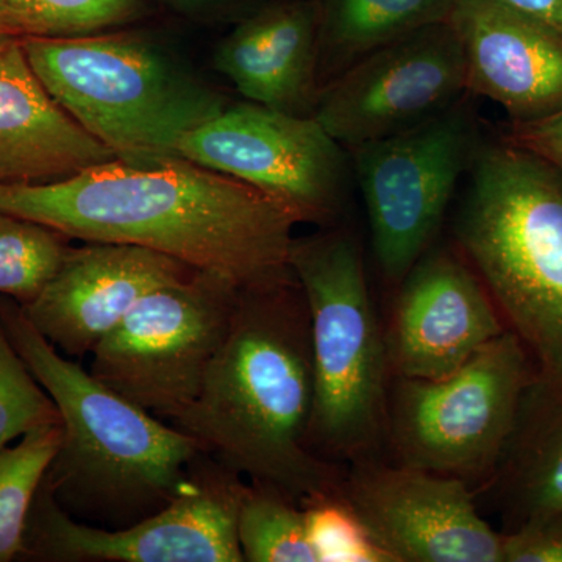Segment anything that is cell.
Masks as SVG:
<instances>
[{
    "mask_svg": "<svg viewBox=\"0 0 562 562\" xmlns=\"http://www.w3.org/2000/svg\"><path fill=\"white\" fill-rule=\"evenodd\" d=\"M0 210L85 243L132 244L239 290L294 280L302 224L277 199L180 157L121 160L49 183L0 184Z\"/></svg>",
    "mask_w": 562,
    "mask_h": 562,
    "instance_id": "1",
    "label": "cell"
},
{
    "mask_svg": "<svg viewBox=\"0 0 562 562\" xmlns=\"http://www.w3.org/2000/svg\"><path fill=\"white\" fill-rule=\"evenodd\" d=\"M313 406L308 306L294 279L241 291L198 398L169 424L231 471L302 503L344 480L308 447Z\"/></svg>",
    "mask_w": 562,
    "mask_h": 562,
    "instance_id": "2",
    "label": "cell"
},
{
    "mask_svg": "<svg viewBox=\"0 0 562 562\" xmlns=\"http://www.w3.org/2000/svg\"><path fill=\"white\" fill-rule=\"evenodd\" d=\"M0 317L60 414L61 442L44 480L65 512L117 530L161 512L191 486L203 453L194 439L63 355L13 299L0 295Z\"/></svg>",
    "mask_w": 562,
    "mask_h": 562,
    "instance_id": "3",
    "label": "cell"
},
{
    "mask_svg": "<svg viewBox=\"0 0 562 562\" xmlns=\"http://www.w3.org/2000/svg\"><path fill=\"white\" fill-rule=\"evenodd\" d=\"M454 236L536 368L562 372L561 173L508 140L480 144Z\"/></svg>",
    "mask_w": 562,
    "mask_h": 562,
    "instance_id": "4",
    "label": "cell"
},
{
    "mask_svg": "<svg viewBox=\"0 0 562 562\" xmlns=\"http://www.w3.org/2000/svg\"><path fill=\"white\" fill-rule=\"evenodd\" d=\"M55 102L116 157H176L179 140L227 103L157 44L128 33L22 41Z\"/></svg>",
    "mask_w": 562,
    "mask_h": 562,
    "instance_id": "5",
    "label": "cell"
},
{
    "mask_svg": "<svg viewBox=\"0 0 562 562\" xmlns=\"http://www.w3.org/2000/svg\"><path fill=\"white\" fill-rule=\"evenodd\" d=\"M290 262L312 333L308 447L331 462L373 458L386 438L391 372L360 249L349 232L333 228L295 238Z\"/></svg>",
    "mask_w": 562,
    "mask_h": 562,
    "instance_id": "6",
    "label": "cell"
},
{
    "mask_svg": "<svg viewBox=\"0 0 562 562\" xmlns=\"http://www.w3.org/2000/svg\"><path fill=\"white\" fill-rule=\"evenodd\" d=\"M535 372L530 351L506 330L449 375L395 379L386 438L398 462L469 486L492 482Z\"/></svg>",
    "mask_w": 562,
    "mask_h": 562,
    "instance_id": "7",
    "label": "cell"
},
{
    "mask_svg": "<svg viewBox=\"0 0 562 562\" xmlns=\"http://www.w3.org/2000/svg\"><path fill=\"white\" fill-rule=\"evenodd\" d=\"M241 291L203 271L157 288L94 347L90 372L146 412L171 420L198 398Z\"/></svg>",
    "mask_w": 562,
    "mask_h": 562,
    "instance_id": "8",
    "label": "cell"
},
{
    "mask_svg": "<svg viewBox=\"0 0 562 562\" xmlns=\"http://www.w3.org/2000/svg\"><path fill=\"white\" fill-rule=\"evenodd\" d=\"M465 98L416 127L347 149L368 210L373 255L391 283L401 284L431 249L482 144Z\"/></svg>",
    "mask_w": 562,
    "mask_h": 562,
    "instance_id": "9",
    "label": "cell"
},
{
    "mask_svg": "<svg viewBox=\"0 0 562 562\" xmlns=\"http://www.w3.org/2000/svg\"><path fill=\"white\" fill-rule=\"evenodd\" d=\"M246 480L202 453L191 486L161 512L110 530L61 508L46 480L33 498L20 560L46 562H243L238 516Z\"/></svg>",
    "mask_w": 562,
    "mask_h": 562,
    "instance_id": "10",
    "label": "cell"
},
{
    "mask_svg": "<svg viewBox=\"0 0 562 562\" xmlns=\"http://www.w3.org/2000/svg\"><path fill=\"white\" fill-rule=\"evenodd\" d=\"M176 157L266 192L302 224H330L346 198L344 147L313 114L225 105L179 140Z\"/></svg>",
    "mask_w": 562,
    "mask_h": 562,
    "instance_id": "11",
    "label": "cell"
},
{
    "mask_svg": "<svg viewBox=\"0 0 562 562\" xmlns=\"http://www.w3.org/2000/svg\"><path fill=\"white\" fill-rule=\"evenodd\" d=\"M468 94L465 60L450 22L380 47L321 88L312 114L344 149L438 116Z\"/></svg>",
    "mask_w": 562,
    "mask_h": 562,
    "instance_id": "12",
    "label": "cell"
},
{
    "mask_svg": "<svg viewBox=\"0 0 562 562\" xmlns=\"http://www.w3.org/2000/svg\"><path fill=\"white\" fill-rule=\"evenodd\" d=\"M341 492L394 562H503V532L460 479L368 458L353 462Z\"/></svg>",
    "mask_w": 562,
    "mask_h": 562,
    "instance_id": "13",
    "label": "cell"
},
{
    "mask_svg": "<svg viewBox=\"0 0 562 562\" xmlns=\"http://www.w3.org/2000/svg\"><path fill=\"white\" fill-rule=\"evenodd\" d=\"M506 330L494 299L460 249L431 247L402 280L384 333L391 375L441 379Z\"/></svg>",
    "mask_w": 562,
    "mask_h": 562,
    "instance_id": "14",
    "label": "cell"
},
{
    "mask_svg": "<svg viewBox=\"0 0 562 562\" xmlns=\"http://www.w3.org/2000/svg\"><path fill=\"white\" fill-rule=\"evenodd\" d=\"M195 269L168 255L117 243L70 247L27 319L66 357L83 358L149 292L188 279Z\"/></svg>",
    "mask_w": 562,
    "mask_h": 562,
    "instance_id": "15",
    "label": "cell"
},
{
    "mask_svg": "<svg viewBox=\"0 0 562 562\" xmlns=\"http://www.w3.org/2000/svg\"><path fill=\"white\" fill-rule=\"evenodd\" d=\"M450 25L465 60L468 94L502 105L513 124L562 110V35L498 0H457Z\"/></svg>",
    "mask_w": 562,
    "mask_h": 562,
    "instance_id": "16",
    "label": "cell"
},
{
    "mask_svg": "<svg viewBox=\"0 0 562 562\" xmlns=\"http://www.w3.org/2000/svg\"><path fill=\"white\" fill-rule=\"evenodd\" d=\"M113 160L55 102L22 41L0 46V184L49 183Z\"/></svg>",
    "mask_w": 562,
    "mask_h": 562,
    "instance_id": "17",
    "label": "cell"
},
{
    "mask_svg": "<svg viewBox=\"0 0 562 562\" xmlns=\"http://www.w3.org/2000/svg\"><path fill=\"white\" fill-rule=\"evenodd\" d=\"M214 61L247 101L312 114L319 94L312 5L284 2L261 10L222 41Z\"/></svg>",
    "mask_w": 562,
    "mask_h": 562,
    "instance_id": "18",
    "label": "cell"
},
{
    "mask_svg": "<svg viewBox=\"0 0 562 562\" xmlns=\"http://www.w3.org/2000/svg\"><path fill=\"white\" fill-rule=\"evenodd\" d=\"M492 482L505 498L513 528L562 513V372L536 368Z\"/></svg>",
    "mask_w": 562,
    "mask_h": 562,
    "instance_id": "19",
    "label": "cell"
},
{
    "mask_svg": "<svg viewBox=\"0 0 562 562\" xmlns=\"http://www.w3.org/2000/svg\"><path fill=\"white\" fill-rule=\"evenodd\" d=\"M454 3L457 0H313L319 90L380 47L449 21Z\"/></svg>",
    "mask_w": 562,
    "mask_h": 562,
    "instance_id": "20",
    "label": "cell"
},
{
    "mask_svg": "<svg viewBox=\"0 0 562 562\" xmlns=\"http://www.w3.org/2000/svg\"><path fill=\"white\" fill-rule=\"evenodd\" d=\"M238 538L244 561L319 562L301 503L269 484H247Z\"/></svg>",
    "mask_w": 562,
    "mask_h": 562,
    "instance_id": "21",
    "label": "cell"
},
{
    "mask_svg": "<svg viewBox=\"0 0 562 562\" xmlns=\"http://www.w3.org/2000/svg\"><path fill=\"white\" fill-rule=\"evenodd\" d=\"M60 442V425H54L0 450V562L20 560L33 498Z\"/></svg>",
    "mask_w": 562,
    "mask_h": 562,
    "instance_id": "22",
    "label": "cell"
},
{
    "mask_svg": "<svg viewBox=\"0 0 562 562\" xmlns=\"http://www.w3.org/2000/svg\"><path fill=\"white\" fill-rule=\"evenodd\" d=\"M69 249L63 233L0 210V295L29 305L60 269Z\"/></svg>",
    "mask_w": 562,
    "mask_h": 562,
    "instance_id": "23",
    "label": "cell"
},
{
    "mask_svg": "<svg viewBox=\"0 0 562 562\" xmlns=\"http://www.w3.org/2000/svg\"><path fill=\"white\" fill-rule=\"evenodd\" d=\"M301 506L319 562H394L346 501L341 487L306 498Z\"/></svg>",
    "mask_w": 562,
    "mask_h": 562,
    "instance_id": "24",
    "label": "cell"
},
{
    "mask_svg": "<svg viewBox=\"0 0 562 562\" xmlns=\"http://www.w3.org/2000/svg\"><path fill=\"white\" fill-rule=\"evenodd\" d=\"M54 425H60L57 406L18 353L0 317V450Z\"/></svg>",
    "mask_w": 562,
    "mask_h": 562,
    "instance_id": "25",
    "label": "cell"
},
{
    "mask_svg": "<svg viewBox=\"0 0 562 562\" xmlns=\"http://www.w3.org/2000/svg\"><path fill=\"white\" fill-rule=\"evenodd\" d=\"M31 36L92 35L136 16L140 0H2Z\"/></svg>",
    "mask_w": 562,
    "mask_h": 562,
    "instance_id": "26",
    "label": "cell"
},
{
    "mask_svg": "<svg viewBox=\"0 0 562 562\" xmlns=\"http://www.w3.org/2000/svg\"><path fill=\"white\" fill-rule=\"evenodd\" d=\"M503 562H562V513L503 532Z\"/></svg>",
    "mask_w": 562,
    "mask_h": 562,
    "instance_id": "27",
    "label": "cell"
},
{
    "mask_svg": "<svg viewBox=\"0 0 562 562\" xmlns=\"http://www.w3.org/2000/svg\"><path fill=\"white\" fill-rule=\"evenodd\" d=\"M505 140L538 155L562 176V110L543 120L513 124Z\"/></svg>",
    "mask_w": 562,
    "mask_h": 562,
    "instance_id": "28",
    "label": "cell"
},
{
    "mask_svg": "<svg viewBox=\"0 0 562 562\" xmlns=\"http://www.w3.org/2000/svg\"><path fill=\"white\" fill-rule=\"evenodd\" d=\"M562 35V0H498Z\"/></svg>",
    "mask_w": 562,
    "mask_h": 562,
    "instance_id": "29",
    "label": "cell"
},
{
    "mask_svg": "<svg viewBox=\"0 0 562 562\" xmlns=\"http://www.w3.org/2000/svg\"><path fill=\"white\" fill-rule=\"evenodd\" d=\"M29 36H31V33L22 24L20 18L0 0V46L16 43V41H24Z\"/></svg>",
    "mask_w": 562,
    "mask_h": 562,
    "instance_id": "30",
    "label": "cell"
}]
</instances>
